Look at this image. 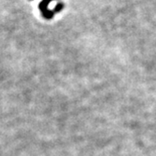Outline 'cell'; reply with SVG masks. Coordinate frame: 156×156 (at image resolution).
Here are the masks:
<instances>
[]
</instances>
